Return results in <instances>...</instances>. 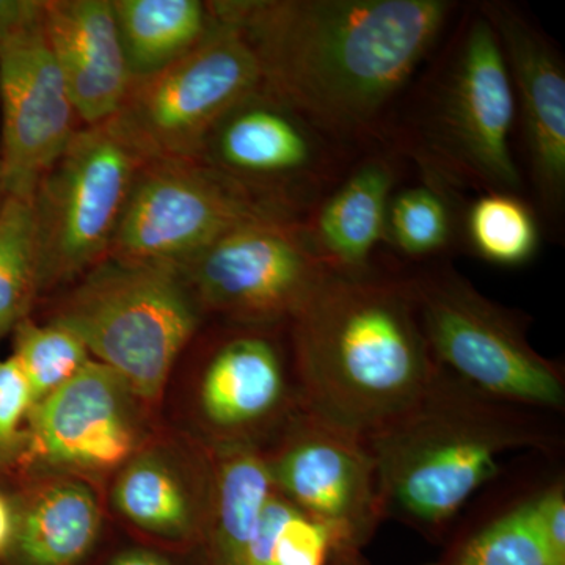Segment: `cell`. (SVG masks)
<instances>
[{
	"instance_id": "10",
	"label": "cell",
	"mask_w": 565,
	"mask_h": 565,
	"mask_svg": "<svg viewBox=\"0 0 565 565\" xmlns=\"http://www.w3.org/2000/svg\"><path fill=\"white\" fill-rule=\"evenodd\" d=\"M156 416L120 375L92 359L33 404L14 486L43 476H73L98 489L109 486L122 465L159 434Z\"/></svg>"
},
{
	"instance_id": "30",
	"label": "cell",
	"mask_w": 565,
	"mask_h": 565,
	"mask_svg": "<svg viewBox=\"0 0 565 565\" xmlns=\"http://www.w3.org/2000/svg\"><path fill=\"white\" fill-rule=\"evenodd\" d=\"M102 565H177L167 553L147 545L128 546L107 557Z\"/></svg>"
},
{
	"instance_id": "20",
	"label": "cell",
	"mask_w": 565,
	"mask_h": 565,
	"mask_svg": "<svg viewBox=\"0 0 565 565\" xmlns=\"http://www.w3.org/2000/svg\"><path fill=\"white\" fill-rule=\"evenodd\" d=\"M393 185L388 163L364 162L323 200L303 232L327 269L362 275L375 245L386 234Z\"/></svg>"
},
{
	"instance_id": "27",
	"label": "cell",
	"mask_w": 565,
	"mask_h": 565,
	"mask_svg": "<svg viewBox=\"0 0 565 565\" xmlns=\"http://www.w3.org/2000/svg\"><path fill=\"white\" fill-rule=\"evenodd\" d=\"M456 565H555L520 504L463 546Z\"/></svg>"
},
{
	"instance_id": "25",
	"label": "cell",
	"mask_w": 565,
	"mask_h": 565,
	"mask_svg": "<svg viewBox=\"0 0 565 565\" xmlns=\"http://www.w3.org/2000/svg\"><path fill=\"white\" fill-rule=\"evenodd\" d=\"M467 228L471 245L487 262L519 266L537 250L533 212L514 193L489 192L476 200Z\"/></svg>"
},
{
	"instance_id": "9",
	"label": "cell",
	"mask_w": 565,
	"mask_h": 565,
	"mask_svg": "<svg viewBox=\"0 0 565 565\" xmlns=\"http://www.w3.org/2000/svg\"><path fill=\"white\" fill-rule=\"evenodd\" d=\"M291 211L204 161L145 163L109 256L177 266L244 223Z\"/></svg>"
},
{
	"instance_id": "6",
	"label": "cell",
	"mask_w": 565,
	"mask_h": 565,
	"mask_svg": "<svg viewBox=\"0 0 565 565\" xmlns=\"http://www.w3.org/2000/svg\"><path fill=\"white\" fill-rule=\"evenodd\" d=\"M145 163L114 118L76 129L33 192L41 294L76 281L109 256Z\"/></svg>"
},
{
	"instance_id": "22",
	"label": "cell",
	"mask_w": 565,
	"mask_h": 565,
	"mask_svg": "<svg viewBox=\"0 0 565 565\" xmlns=\"http://www.w3.org/2000/svg\"><path fill=\"white\" fill-rule=\"evenodd\" d=\"M134 81L178 61L210 32L207 3L199 0H111Z\"/></svg>"
},
{
	"instance_id": "15",
	"label": "cell",
	"mask_w": 565,
	"mask_h": 565,
	"mask_svg": "<svg viewBox=\"0 0 565 565\" xmlns=\"http://www.w3.org/2000/svg\"><path fill=\"white\" fill-rule=\"evenodd\" d=\"M196 414L210 445H255L256 437L299 408L280 353L266 338L241 334L218 345L195 390Z\"/></svg>"
},
{
	"instance_id": "21",
	"label": "cell",
	"mask_w": 565,
	"mask_h": 565,
	"mask_svg": "<svg viewBox=\"0 0 565 565\" xmlns=\"http://www.w3.org/2000/svg\"><path fill=\"white\" fill-rule=\"evenodd\" d=\"M330 555L332 531L273 487L258 515L236 516L218 531L210 565H326Z\"/></svg>"
},
{
	"instance_id": "31",
	"label": "cell",
	"mask_w": 565,
	"mask_h": 565,
	"mask_svg": "<svg viewBox=\"0 0 565 565\" xmlns=\"http://www.w3.org/2000/svg\"><path fill=\"white\" fill-rule=\"evenodd\" d=\"M43 9L40 0H0V33L32 20Z\"/></svg>"
},
{
	"instance_id": "11",
	"label": "cell",
	"mask_w": 565,
	"mask_h": 565,
	"mask_svg": "<svg viewBox=\"0 0 565 565\" xmlns=\"http://www.w3.org/2000/svg\"><path fill=\"white\" fill-rule=\"evenodd\" d=\"M173 267L200 310L248 327L291 322L332 274L289 217L244 223Z\"/></svg>"
},
{
	"instance_id": "29",
	"label": "cell",
	"mask_w": 565,
	"mask_h": 565,
	"mask_svg": "<svg viewBox=\"0 0 565 565\" xmlns=\"http://www.w3.org/2000/svg\"><path fill=\"white\" fill-rule=\"evenodd\" d=\"M539 541L555 565H565V494L563 486L545 490L523 503Z\"/></svg>"
},
{
	"instance_id": "4",
	"label": "cell",
	"mask_w": 565,
	"mask_h": 565,
	"mask_svg": "<svg viewBox=\"0 0 565 565\" xmlns=\"http://www.w3.org/2000/svg\"><path fill=\"white\" fill-rule=\"evenodd\" d=\"M50 321L77 334L93 360L158 414L174 363L199 329L200 307L170 264L107 256L81 277Z\"/></svg>"
},
{
	"instance_id": "12",
	"label": "cell",
	"mask_w": 565,
	"mask_h": 565,
	"mask_svg": "<svg viewBox=\"0 0 565 565\" xmlns=\"http://www.w3.org/2000/svg\"><path fill=\"white\" fill-rule=\"evenodd\" d=\"M264 457L274 489L332 531L337 556L351 559L370 541L385 508L363 437L299 407Z\"/></svg>"
},
{
	"instance_id": "7",
	"label": "cell",
	"mask_w": 565,
	"mask_h": 565,
	"mask_svg": "<svg viewBox=\"0 0 565 565\" xmlns=\"http://www.w3.org/2000/svg\"><path fill=\"white\" fill-rule=\"evenodd\" d=\"M259 92L250 47L233 25L212 17L192 51L134 81L114 120L147 162L202 161L218 122Z\"/></svg>"
},
{
	"instance_id": "2",
	"label": "cell",
	"mask_w": 565,
	"mask_h": 565,
	"mask_svg": "<svg viewBox=\"0 0 565 565\" xmlns=\"http://www.w3.org/2000/svg\"><path fill=\"white\" fill-rule=\"evenodd\" d=\"M291 326L299 407L359 437L415 407L440 375L411 282L332 273Z\"/></svg>"
},
{
	"instance_id": "5",
	"label": "cell",
	"mask_w": 565,
	"mask_h": 565,
	"mask_svg": "<svg viewBox=\"0 0 565 565\" xmlns=\"http://www.w3.org/2000/svg\"><path fill=\"white\" fill-rule=\"evenodd\" d=\"M514 117V85L500 40L486 14H476L435 79L416 151L435 178L514 193L520 189L509 141Z\"/></svg>"
},
{
	"instance_id": "23",
	"label": "cell",
	"mask_w": 565,
	"mask_h": 565,
	"mask_svg": "<svg viewBox=\"0 0 565 565\" xmlns=\"http://www.w3.org/2000/svg\"><path fill=\"white\" fill-rule=\"evenodd\" d=\"M41 296L33 195H10L0 214V340Z\"/></svg>"
},
{
	"instance_id": "8",
	"label": "cell",
	"mask_w": 565,
	"mask_h": 565,
	"mask_svg": "<svg viewBox=\"0 0 565 565\" xmlns=\"http://www.w3.org/2000/svg\"><path fill=\"white\" fill-rule=\"evenodd\" d=\"M424 338L438 367L494 401L559 408L563 373L539 355L505 311L457 275L411 282Z\"/></svg>"
},
{
	"instance_id": "28",
	"label": "cell",
	"mask_w": 565,
	"mask_h": 565,
	"mask_svg": "<svg viewBox=\"0 0 565 565\" xmlns=\"http://www.w3.org/2000/svg\"><path fill=\"white\" fill-rule=\"evenodd\" d=\"M35 404L13 356L0 360V486L17 484L28 449L29 415Z\"/></svg>"
},
{
	"instance_id": "16",
	"label": "cell",
	"mask_w": 565,
	"mask_h": 565,
	"mask_svg": "<svg viewBox=\"0 0 565 565\" xmlns=\"http://www.w3.org/2000/svg\"><path fill=\"white\" fill-rule=\"evenodd\" d=\"M493 25L522 107L531 173L539 199L557 210L565 195V73L555 47L508 3L489 2Z\"/></svg>"
},
{
	"instance_id": "32",
	"label": "cell",
	"mask_w": 565,
	"mask_h": 565,
	"mask_svg": "<svg viewBox=\"0 0 565 565\" xmlns=\"http://www.w3.org/2000/svg\"><path fill=\"white\" fill-rule=\"evenodd\" d=\"M14 530V508L10 493L0 487V563L9 552Z\"/></svg>"
},
{
	"instance_id": "1",
	"label": "cell",
	"mask_w": 565,
	"mask_h": 565,
	"mask_svg": "<svg viewBox=\"0 0 565 565\" xmlns=\"http://www.w3.org/2000/svg\"><path fill=\"white\" fill-rule=\"evenodd\" d=\"M207 7L243 35L264 95L341 139L371 132L455 9L445 0H222Z\"/></svg>"
},
{
	"instance_id": "13",
	"label": "cell",
	"mask_w": 565,
	"mask_h": 565,
	"mask_svg": "<svg viewBox=\"0 0 565 565\" xmlns=\"http://www.w3.org/2000/svg\"><path fill=\"white\" fill-rule=\"evenodd\" d=\"M0 163L11 195H33L74 136V111L43 25L32 20L0 33Z\"/></svg>"
},
{
	"instance_id": "17",
	"label": "cell",
	"mask_w": 565,
	"mask_h": 565,
	"mask_svg": "<svg viewBox=\"0 0 565 565\" xmlns=\"http://www.w3.org/2000/svg\"><path fill=\"white\" fill-rule=\"evenodd\" d=\"M321 145L313 126L259 92L218 122L204 151L215 169L289 210L270 184H321L329 170Z\"/></svg>"
},
{
	"instance_id": "3",
	"label": "cell",
	"mask_w": 565,
	"mask_h": 565,
	"mask_svg": "<svg viewBox=\"0 0 565 565\" xmlns=\"http://www.w3.org/2000/svg\"><path fill=\"white\" fill-rule=\"evenodd\" d=\"M509 405L471 386H449L440 371L415 407L364 438L385 511L440 525L498 475L508 452L537 446L534 427Z\"/></svg>"
},
{
	"instance_id": "18",
	"label": "cell",
	"mask_w": 565,
	"mask_h": 565,
	"mask_svg": "<svg viewBox=\"0 0 565 565\" xmlns=\"http://www.w3.org/2000/svg\"><path fill=\"white\" fill-rule=\"evenodd\" d=\"M43 25L76 117L114 118L134 77L111 0H43Z\"/></svg>"
},
{
	"instance_id": "14",
	"label": "cell",
	"mask_w": 565,
	"mask_h": 565,
	"mask_svg": "<svg viewBox=\"0 0 565 565\" xmlns=\"http://www.w3.org/2000/svg\"><path fill=\"white\" fill-rule=\"evenodd\" d=\"M211 501L206 444L182 449L161 433L131 457L109 482L115 516L159 552L188 555L202 542Z\"/></svg>"
},
{
	"instance_id": "33",
	"label": "cell",
	"mask_w": 565,
	"mask_h": 565,
	"mask_svg": "<svg viewBox=\"0 0 565 565\" xmlns=\"http://www.w3.org/2000/svg\"><path fill=\"white\" fill-rule=\"evenodd\" d=\"M10 189L7 185L6 173H3L2 163H0V214L6 207L7 200L10 199Z\"/></svg>"
},
{
	"instance_id": "19",
	"label": "cell",
	"mask_w": 565,
	"mask_h": 565,
	"mask_svg": "<svg viewBox=\"0 0 565 565\" xmlns=\"http://www.w3.org/2000/svg\"><path fill=\"white\" fill-rule=\"evenodd\" d=\"M14 530L0 565H93L104 535L102 489L73 476H43L10 492Z\"/></svg>"
},
{
	"instance_id": "26",
	"label": "cell",
	"mask_w": 565,
	"mask_h": 565,
	"mask_svg": "<svg viewBox=\"0 0 565 565\" xmlns=\"http://www.w3.org/2000/svg\"><path fill=\"white\" fill-rule=\"evenodd\" d=\"M386 234L407 255L440 250L451 236V214L445 196L433 185L407 189L392 196Z\"/></svg>"
},
{
	"instance_id": "24",
	"label": "cell",
	"mask_w": 565,
	"mask_h": 565,
	"mask_svg": "<svg viewBox=\"0 0 565 565\" xmlns=\"http://www.w3.org/2000/svg\"><path fill=\"white\" fill-rule=\"evenodd\" d=\"M11 333V356L28 379L35 403L70 382L92 360L79 337L54 321L39 323L29 316Z\"/></svg>"
}]
</instances>
